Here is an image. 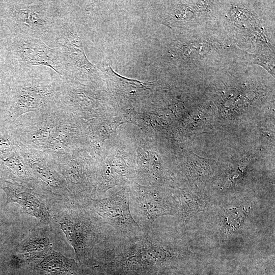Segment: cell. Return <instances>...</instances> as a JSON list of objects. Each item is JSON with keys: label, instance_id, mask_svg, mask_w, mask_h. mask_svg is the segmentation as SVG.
I'll list each match as a JSON object with an SVG mask.
<instances>
[{"label": "cell", "instance_id": "12", "mask_svg": "<svg viewBox=\"0 0 275 275\" xmlns=\"http://www.w3.org/2000/svg\"><path fill=\"white\" fill-rule=\"evenodd\" d=\"M32 167L36 174L43 180L48 183L53 182V177L46 168L37 163H34Z\"/></svg>", "mask_w": 275, "mask_h": 275}, {"label": "cell", "instance_id": "14", "mask_svg": "<svg viewBox=\"0 0 275 275\" xmlns=\"http://www.w3.org/2000/svg\"><path fill=\"white\" fill-rule=\"evenodd\" d=\"M51 131V128H46L41 130L37 133L34 135L33 138L36 140H42L46 138L49 135V133Z\"/></svg>", "mask_w": 275, "mask_h": 275}, {"label": "cell", "instance_id": "10", "mask_svg": "<svg viewBox=\"0 0 275 275\" xmlns=\"http://www.w3.org/2000/svg\"><path fill=\"white\" fill-rule=\"evenodd\" d=\"M15 71L5 58L0 60V97L9 92L15 77Z\"/></svg>", "mask_w": 275, "mask_h": 275}, {"label": "cell", "instance_id": "13", "mask_svg": "<svg viewBox=\"0 0 275 275\" xmlns=\"http://www.w3.org/2000/svg\"><path fill=\"white\" fill-rule=\"evenodd\" d=\"M4 162L7 167L15 172H22L23 170V165L17 157H9L4 159Z\"/></svg>", "mask_w": 275, "mask_h": 275}, {"label": "cell", "instance_id": "7", "mask_svg": "<svg viewBox=\"0 0 275 275\" xmlns=\"http://www.w3.org/2000/svg\"><path fill=\"white\" fill-rule=\"evenodd\" d=\"M49 275H77L78 266L73 259L52 251L38 265Z\"/></svg>", "mask_w": 275, "mask_h": 275}, {"label": "cell", "instance_id": "2", "mask_svg": "<svg viewBox=\"0 0 275 275\" xmlns=\"http://www.w3.org/2000/svg\"><path fill=\"white\" fill-rule=\"evenodd\" d=\"M5 58L16 71L22 67L45 66L61 78H66L64 61L59 48H51L37 38L14 34L7 48Z\"/></svg>", "mask_w": 275, "mask_h": 275}, {"label": "cell", "instance_id": "11", "mask_svg": "<svg viewBox=\"0 0 275 275\" xmlns=\"http://www.w3.org/2000/svg\"><path fill=\"white\" fill-rule=\"evenodd\" d=\"M245 216L243 211L235 210L227 213L226 224L232 230L239 227Z\"/></svg>", "mask_w": 275, "mask_h": 275}, {"label": "cell", "instance_id": "15", "mask_svg": "<svg viewBox=\"0 0 275 275\" xmlns=\"http://www.w3.org/2000/svg\"><path fill=\"white\" fill-rule=\"evenodd\" d=\"M11 145V142L7 137L0 138V151L10 148Z\"/></svg>", "mask_w": 275, "mask_h": 275}, {"label": "cell", "instance_id": "8", "mask_svg": "<svg viewBox=\"0 0 275 275\" xmlns=\"http://www.w3.org/2000/svg\"><path fill=\"white\" fill-rule=\"evenodd\" d=\"M14 33L8 19L5 1H0V53H5Z\"/></svg>", "mask_w": 275, "mask_h": 275}, {"label": "cell", "instance_id": "4", "mask_svg": "<svg viewBox=\"0 0 275 275\" xmlns=\"http://www.w3.org/2000/svg\"><path fill=\"white\" fill-rule=\"evenodd\" d=\"M93 211L117 231L123 235L133 234L142 228L134 219L130 210L129 203L125 199L116 197L95 201Z\"/></svg>", "mask_w": 275, "mask_h": 275}, {"label": "cell", "instance_id": "5", "mask_svg": "<svg viewBox=\"0 0 275 275\" xmlns=\"http://www.w3.org/2000/svg\"><path fill=\"white\" fill-rule=\"evenodd\" d=\"M84 215L77 213L60 223L61 229L73 248L76 258L79 261L87 258L98 238L96 227L89 218Z\"/></svg>", "mask_w": 275, "mask_h": 275}, {"label": "cell", "instance_id": "6", "mask_svg": "<svg viewBox=\"0 0 275 275\" xmlns=\"http://www.w3.org/2000/svg\"><path fill=\"white\" fill-rule=\"evenodd\" d=\"M3 188L9 202L18 203L28 213L41 222H49L50 216L47 209L35 196L27 191H19L12 186H5Z\"/></svg>", "mask_w": 275, "mask_h": 275}, {"label": "cell", "instance_id": "1", "mask_svg": "<svg viewBox=\"0 0 275 275\" xmlns=\"http://www.w3.org/2000/svg\"><path fill=\"white\" fill-rule=\"evenodd\" d=\"M64 2L5 1L6 11L14 35L39 39L45 43L55 40L64 20Z\"/></svg>", "mask_w": 275, "mask_h": 275}, {"label": "cell", "instance_id": "9", "mask_svg": "<svg viewBox=\"0 0 275 275\" xmlns=\"http://www.w3.org/2000/svg\"><path fill=\"white\" fill-rule=\"evenodd\" d=\"M50 248L51 245L48 238L32 240L24 248V257L28 260L43 257L51 250Z\"/></svg>", "mask_w": 275, "mask_h": 275}, {"label": "cell", "instance_id": "3", "mask_svg": "<svg viewBox=\"0 0 275 275\" xmlns=\"http://www.w3.org/2000/svg\"><path fill=\"white\" fill-rule=\"evenodd\" d=\"M41 80L38 78L22 79L15 74L10 88L13 101L10 109L14 117L34 111L53 98L60 88V82Z\"/></svg>", "mask_w": 275, "mask_h": 275}, {"label": "cell", "instance_id": "16", "mask_svg": "<svg viewBox=\"0 0 275 275\" xmlns=\"http://www.w3.org/2000/svg\"><path fill=\"white\" fill-rule=\"evenodd\" d=\"M5 57L4 54L0 53V60Z\"/></svg>", "mask_w": 275, "mask_h": 275}]
</instances>
